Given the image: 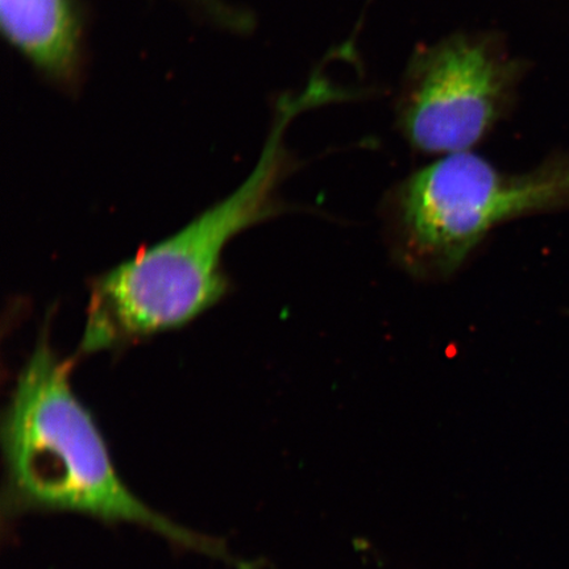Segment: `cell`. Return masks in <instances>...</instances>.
I'll return each mask as SVG.
<instances>
[{"instance_id":"obj_1","label":"cell","mask_w":569,"mask_h":569,"mask_svg":"<svg viewBox=\"0 0 569 569\" xmlns=\"http://www.w3.org/2000/svg\"><path fill=\"white\" fill-rule=\"evenodd\" d=\"M74 362L53 350L44 326L3 415V516L61 511L139 525L184 549L252 569L219 539L183 528L128 488L96 419L71 389Z\"/></svg>"},{"instance_id":"obj_3","label":"cell","mask_w":569,"mask_h":569,"mask_svg":"<svg viewBox=\"0 0 569 569\" xmlns=\"http://www.w3.org/2000/svg\"><path fill=\"white\" fill-rule=\"evenodd\" d=\"M567 204L569 160L509 174L468 151L446 154L405 178L383 211L398 264L419 279L443 280L498 224Z\"/></svg>"},{"instance_id":"obj_4","label":"cell","mask_w":569,"mask_h":569,"mask_svg":"<svg viewBox=\"0 0 569 569\" xmlns=\"http://www.w3.org/2000/svg\"><path fill=\"white\" fill-rule=\"evenodd\" d=\"M522 63L496 33L465 32L412 54L396 106L397 126L419 152H468L513 104Z\"/></svg>"},{"instance_id":"obj_5","label":"cell","mask_w":569,"mask_h":569,"mask_svg":"<svg viewBox=\"0 0 569 569\" xmlns=\"http://www.w3.org/2000/svg\"><path fill=\"white\" fill-rule=\"evenodd\" d=\"M7 39L33 66L59 80L74 74L80 31L71 0H0Z\"/></svg>"},{"instance_id":"obj_2","label":"cell","mask_w":569,"mask_h":569,"mask_svg":"<svg viewBox=\"0 0 569 569\" xmlns=\"http://www.w3.org/2000/svg\"><path fill=\"white\" fill-rule=\"evenodd\" d=\"M320 104L325 97L316 83L284 97L258 166L243 184L172 237L92 281L80 353L118 350L181 329L222 301L230 290L224 249L249 227L282 212L276 193L290 169L283 133L298 113Z\"/></svg>"}]
</instances>
